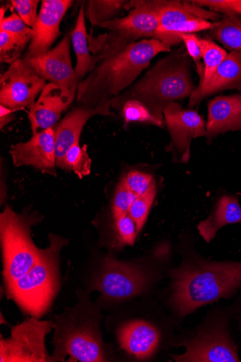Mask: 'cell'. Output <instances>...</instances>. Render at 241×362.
Here are the masks:
<instances>
[{"label":"cell","instance_id":"6da1fadb","mask_svg":"<svg viewBox=\"0 0 241 362\" xmlns=\"http://www.w3.org/2000/svg\"><path fill=\"white\" fill-rule=\"evenodd\" d=\"M181 265L170 273V304L178 317L228 299L241 288V261H211L182 244Z\"/></svg>","mask_w":241,"mask_h":362},{"label":"cell","instance_id":"d590c367","mask_svg":"<svg viewBox=\"0 0 241 362\" xmlns=\"http://www.w3.org/2000/svg\"><path fill=\"white\" fill-rule=\"evenodd\" d=\"M10 3L23 21L32 28L38 18L39 0H11Z\"/></svg>","mask_w":241,"mask_h":362},{"label":"cell","instance_id":"8992f818","mask_svg":"<svg viewBox=\"0 0 241 362\" xmlns=\"http://www.w3.org/2000/svg\"><path fill=\"white\" fill-rule=\"evenodd\" d=\"M80 308L70 310L57 322L54 335L55 350L50 361L65 360L81 362L108 361L97 316L86 315Z\"/></svg>","mask_w":241,"mask_h":362},{"label":"cell","instance_id":"d6a6232c","mask_svg":"<svg viewBox=\"0 0 241 362\" xmlns=\"http://www.w3.org/2000/svg\"><path fill=\"white\" fill-rule=\"evenodd\" d=\"M0 31L8 33L28 45H30L33 36V29L28 27L16 13H13L0 21Z\"/></svg>","mask_w":241,"mask_h":362},{"label":"cell","instance_id":"4dcf8cb0","mask_svg":"<svg viewBox=\"0 0 241 362\" xmlns=\"http://www.w3.org/2000/svg\"><path fill=\"white\" fill-rule=\"evenodd\" d=\"M121 179L127 187L137 197L144 194L155 180L153 175L136 169L127 171Z\"/></svg>","mask_w":241,"mask_h":362},{"label":"cell","instance_id":"30bf717a","mask_svg":"<svg viewBox=\"0 0 241 362\" xmlns=\"http://www.w3.org/2000/svg\"><path fill=\"white\" fill-rule=\"evenodd\" d=\"M151 274L136 263L120 261L110 256L103 261L102 270L93 286L105 298L127 300L148 288Z\"/></svg>","mask_w":241,"mask_h":362},{"label":"cell","instance_id":"7402d4cb","mask_svg":"<svg viewBox=\"0 0 241 362\" xmlns=\"http://www.w3.org/2000/svg\"><path fill=\"white\" fill-rule=\"evenodd\" d=\"M241 223V206L235 194L220 196L208 218L197 226L199 234L206 243L213 241L220 230L228 225Z\"/></svg>","mask_w":241,"mask_h":362},{"label":"cell","instance_id":"ba28073f","mask_svg":"<svg viewBox=\"0 0 241 362\" xmlns=\"http://www.w3.org/2000/svg\"><path fill=\"white\" fill-rule=\"evenodd\" d=\"M221 18L219 13L192 1L159 0L158 26L154 39L170 48L183 43L180 36L208 31Z\"/></svg>","mask_w":241,"mask_h":362},{"label":"cell","instance_id":"1f68e13d","mask_svg":"<svg viewBox=\"0 0 241 362\" xmlns=\"http://www.w3.org/2000/svg\"><path fill=\"white\" fill-rule=\"evenodd\" d=\"M137 199L139 197L127 187L121 179L116 187L112 203L113 218L127 214L130 207Z\"/></svg>","mask_w":241,"mask_h":362},{"label":"cell","instance_id":"83f0119b","mask_svg":"<svg viewBox=\"0 0 241 362\" xmlns=\"http://www.w3.org/2000/svg\"><path fill=\"white\" fill-rule=\"evenodd\" d=\"M92 160L88 153L86 145L80 146V142L69 150L64 158V170L72 171L82 179L90 174Z\"/></svg>","mask_w":241,"mask_h":362},{"label":"cell","instance_id":"2e32d148","mask_svg":"<svg viewBox=\"0 0 241 362\" xmlns=\"http://www.w3.org/2000/svg\"><path fill=\"white\" fill-rule=\"evenodd\" d=\"M15 167H32L43 174L56 176L55 136L53 128L33 135L24 143L11 146Z\"/></svg>","mask_w":241,"mask_h":362},{"label":"cell","instance_id":"9c48e42d","mask_svg":"<svg viewBox=\"0 0 241 362\" xmlns=\"http://www.w3.org/2000/svg\"><path fill=\"white\" fill-rule=\"evenodd\" d=\"M54 327L53 321H40L34 317L13 327L10 338L0 339V361H50L45 340Z\"/></svg>","mask_w":241,"mask_h":362},{"label":"cell","instance_id":"4fadbf2b","mask_svg":"<svg viewBox=\"0 0 241 362\" xmlns=\"http://www.w3.org/2000/svg\"><path fill=\"white\" fill-rule=\"evenodd\" d=\"M225 319L205 326L191 341L186 352L175 356L177 361L239 362L237 347L233 342Z\"/></svg>","mask_w":241,"mask_h":362},{"label":"cell","instance_id":"3957f363","mask_svg":"<svg viewBox=\"0 0 241 362\" xmlns=\"http://www.w3.org/2000/svg\"><path fill=\"white\" fill-rule=\"evenodd\" d=\"M192 66L184 45L171 50L128 89L113 98L112 105L129 100L139 101L164 123L166 107L190 98L196 89Z\"/></svg>","mask_w":241,"mask_h":362},{"label":"cell","instance_id":"ac0fdd59","mask_svg":"<svg viewBox=\"0 0 241 362\" xmlns=\"http://www.w3.org/2000/svg\"><path fill=\"white\" fill-rule=\"evenodd\" d=\"M74 100L75 98L56 85L47 83L28 113L32 135L53 128Z\"/></svg>","mask_w":241,"mask_h":362},{"label":"cell","instance_id":"7a4b0ae2","mask_svg":"<svg viewBox=\"0 0 241 362\" xmlns=\"http://www.w3.org/2000/svg\"><path fill=\"white\" fill-rule=\"evenodd\" d=\"M170 51V47L155 39L144 40L102 58L78 85V105L112 108L113 98L132 86L153 58Z\"/></svg>","mask_w":241,"mask_h":362},{"label":"cell","instance_id":"603a6c76","mask_svg":"<svg viewBox=\"0 0 241 362\" xmlns=\"http://www.w3.org/2000/svg\"><path fill=\"white\" fill-rule=\"evenodd\" d=\"M86 16V4L83 3L81 6L76 25L71 33L77 59L75 72L78 85L93 71L98 62L97 57L91 53L89 48Z\"/></svg>","mask_w":241,"mask_h":362},{"label":"cell","instance_id":"8fae6325","mask_svg":"<svg viewBox=\"0 0 241 362\" xmlns=\"http://www.w3.org/2000/svg\"><path fill=\"white\" fill-rule=\"evenodd\" d=\"M163 117L170 136L165 151L171 154L174 163L187 164L192 141L206 136V122L197 110L184 108L179 103L167 105Z\"/></svg>","mask_w":241,"mask_h":362},{"label":"cell","instance_id":"d4e9b609","mask_svg":"<svg viewBox=\"0 0 241 362\" xmlns=\"http://www.w3.org/2000/svg\"><path fill=\"white\" fill-rule=\"evenodd\" d=\"M86 13L93 26H100L112 21L125 11L127 0H90L87 2Z\"/></svg>","mask_w":241,"mask_h":362},{"label":"cell","instance_id":"74e56055","mask_svg":"<svg viewBox=\"0 0 241 362\" xmlns=\"http://www.w3.org/2000/svg\"><path fill=\"white\" fill-rule=\"evenodd\" d=\"M15 110L0 105V128H1V129L15 119Z\"/></svg>","mask_w":241,"mask_h":362},{"label":"cell","instance_id":"9a60e30c","mask_svg":"<svg viewBox=\"0 0 241 362\" xmlns=\"http://www.w3.org/2000/svg\"><path fill=\"white\" fill-rule=\"evenodd\" d=\"M74 3L72 0L42 1L38 18L32 28V40L23 57L30 59L40 57L52 49L54 43L62 35L60 24Z\"/></svg>","mask_w":241,"mask_h":362},{"label":"cell","instance_id":"f546056e","mask_svg":"<svg viewBox=\"0 0 241 362\" xmlns=\"http://www.w3.org/2000/svg\"><path fill=\"white\" fill-rule=\"evenodd\" d=\"M27 46V44L8 33L0 31V62L12 64L21 58Z\"/></svg>","mask_w":241,"mask_h":362},{"label":"cell","instance_id":"e575fe53","mask_svg":"<svg viewBox=\"0 0 241 362\" xmlns=\"http://www.w3.org/2000/svg\"><path fill=\"white\" fill-rule=\"evenodd\" d=\"M192 2L223 16L241 17V0H192Z\"/></svg>","mask_w":241,"mask_h":362},{"label":"cell","instance_id":"d6986e66","mask_svg":"<svg viewBox=\"0 0 241 362\" xmlns=\"http://www.w3.org/2000/svg\"><path fill=\"white\" fill-rule=\"evenodd\" d=\"M206 143L228 132L241 131V93L218 95L208 105Z\"/></svg>","mask_w":241,"mask_h":362},{"label":"cell","instance_id":"4316f807","mask_svg":"<svg viewBox=\"0 0 241 362\" xmlns=\"http://www.w3.org/2000/svg\"><path fill=\"white\" fill-rule=\"evenodd\" d=\"M112 108L120 111L126 129L131 123H141L164 128L165 124L155 118L149 110L141 103L129 100L112 105Z\"/></svg>","mask_w":241,"mask_h":362},{"label":"cell","instance_id":"cb8c5ba5","mask_svg":"<svg viewBox=\"0 0 241 362\" xmlns=\"http://www.w3.org/2000/svg\"><path fill=\"white\" fill-rule=\"evenodd\" d=\"M208 36L220 42L230 52L241 54V17L223 16L213 23Z\"/></svg>","mask_w":241,"mask_h":362},{"label":"cell","instance_id":"f1b7e54d","mask_svg":"<svg viewBox=\"0 0 241 362\" xmlns=\"http://www.w3.org/2000/svg\"><path fill=\"white\" fill-rule=\"evenodd\" d=\"M157 192L158 186L155 180L150 189L134 202L128 211V214L136 223L140 233L148 220Z\"/></svg>","mask_w":241,"mask_h":362},{"label":"cell","instance_id":"e0dca14e","mask_svg":"<svg viewBox=\"0 0 241 362\" xmlns=\"http://www.w3.org/2000/svg\"><path fill=\"white\" fill-rule=\"evenodd\" d=\"M111 109L106 107L90 108L79 105L74 108L53 127L57 168L64 170L65 156L73 146L80 142L82 131L87 122L96 115H114Z\"/></svg>","mask_w":241,"mask_h":362},{"label":"cell","instance_id":"ffe728a7","mask_svg":"<svg viewBox=\"0 0 241 362\" xmlns=\"http://www.w3.org/2000/svg\"><path fill=\"white\" fill-rule=\"evenodd\" d=\"M117 335L121 347L139 360H146L153 356L160 343L158 328L142 320L124 324L119 327Z\"/></svg>","mask_w":241,"mask_h":362},{"label":"cell","instance_id":"836d02e7","mask_svg":"<svg viewBox=\"0 0 241 362\" xmlns=\"http://www.w3.org/2000/svg\"><path fill=\"white\" fill-rule=\"evenodd\" d=\"M114 220L115 231L117 239L122 246H132L140 234L136 224L127 214Z\"/></svg>","mask_w":241,"mask_h":362},{"label":"cell","instance_id":"f35d334b","mask_svg":"<svg viewBox=\"0 0 241 362\" xmlns=\"http://www.w3.org/2000/svg\"><path fill=\"white\" fill-rule=\"evenodd\" d=\"M8 8V6H3L0 8V21H3L6 17L5 15Z\"/></svg>","mask_w":241,"mask_h":362},{"label":"cell","instance_id":"52a82bcc","mask_svg":"<svg viewBox=\"0 0 241 362\" xmlns=\"http://www.w3.org/2000/svg\"><path fill=\"white\" fill-rule=\"evenodd\" d=\"M34 220L6 206L0 216V239L6 286L28 273L38 261L42 250L31 239Z\"/></svg>","mask_w":241,"mask_h":362},{"label":"cell","instance_id":"484cf974","mask_svg":"<svg viewBox=\"0 0 241 362\" xmlns=\"http://www.w3.org/2000/svg\"><path fill=\"white\" fill-rule=\"evenodd\" d=\"M196 40L204 65V78L202 83L197 86V87H201L210 80L218 66L225 59L229 53L216 44L208 35L205 37L196 35Z\"/></svg>","mask_w":241,"mask_h":362},{"label":"cell","instance_id":"5b68a950","mask_svg":"<svg viewBox=\"0 0 241 362\" xmlns=\"http://www.w3.org/2000/svg\"><path fill=\"white\" fill-rule=\"evenodd\" d=\"M129 14L99 27L109 30L94 37L88 35L91 53L98 61L144 40L154 39L158 26L159 0H131L125 6Z\"/></svg>","mask_w":241,"mask_h":362},{"label":"cell","instance_id":"277c9868","mask_svg":"<svg viewBox=\"0 0 241 362\" xmlns=\"http://www.w3.org/2000/svg\"><path fill=\"white\" fill-rule=\"evenodd\" d=\"M49 246L42 250L36 264L24 276L6 286L9 298L31 317L40 318L50 309L59 288V259L68 241L49 235Z\"/></svg>","mask_w":241,"mask_h":362},{"label":"cell","instance_id":"8d00e7d4","mask_svg":"<svg viewBox=\"0 0 241 362\" xmlns=\"http://www.w3.org/2000/svg\"><path fill=\"white\" fill-rule=\"evenodd\" d=\"M196 35V34L182 35L180 36V38L184 44L192 60L195 63L196 72L199 78V84H201L204 78V65L202 61L201 49L197 43Z\"/></svg>","mask_w":241,"mask_h":362},{"label":"cell","instance_id":"7c38bea8","mask_svg":"<svg viewBox=\"0 0 241 362\" xmlns=\"http://www.w3.org/2000/svg\"><path fill=\"white\" fill-rule=\"evenodd\" d=\"M47 84L22 57L0 76V105L15 111L30 110Z\"/></svg>","mask_w":241,"mask_h":362},{"label":"cell","instance_id":"44dd1931","mask_svg":"<svg viewBox=\"0 0 241 362\" xmlns=\"http://www.w3.org/2000/svg\"><path fill=\"white\" fill-rule=\"evenodd\" d=\"M225 90L241 93V54L230 52L218 66L210 80L196 89L189 98V108L194 109L211 95Z\"/></svg>","mask_w":241,"mask_h":362},{"label":"cell","instance_id":"5bb4252c","mask_svg":"<svg viewBox=\"0 0 241 362\" xmlns=\"http://www.w3.org/2000/svg\"><path fill=\"white\" fill-rule=\"evenodd\" d=\"M71 34H66L57 47L45 54L30 59L23 58L40 77L76 98L78 83L71 61Z\"/></svg>","mask_w":241,"mask_h":362}]
</instances>
